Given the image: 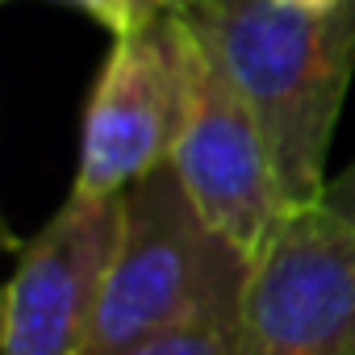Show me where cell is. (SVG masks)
I'll return each instance as SVG.
<instances>
[{"label": "cell", "mask_w": 355, "mask_h": 355, "mask_svg": "<svg viewBox=\"0 0 355 355\" xmlns=\"http://www.w3.org/2000/svg\"><path fill=\"white\" fill-rule=\"evenodd\" d=\"M205 55L251 105L288 205L326 193L330 138L355 76V0H175Z\"/></svg>", "instance_id": "1"}, {"label": "cell", "mask_w": 355, "mask_h": 355, "mask_svg": "<svg viewBox=\"0 0 355 355\" xmlns=\"http://www.w3.org/2000/svg\"><path fill=\"white\" fill-rule=\"evenodd\" d=\"M247 259L218 239L171 163L125 189L121 243L84 355H125L197 318H234Z\"/></svg>", "instance_id": "2"}, {"label": "cell", "mask_w": 355, "mask_h": 355, "mask_svg": "<svg viewBox=\"0 0 355 355\" xmlns=\"http://www.w3.org/2000/svg\"><path fill=\"white\" fill-rule=\"evenodd\" d=\"M197 63L201 42L175 9L113 38L84 109L71 193L117 197L171 159L193 105Z\"/></svg>", "instance_id": "3"}, {"label": "cell", "mask_w": 355, "mask_h": 355, "mask_svg": "<svg viewBox=\"0 0 355 355\" xmlns=\"http://www.w3.org/2000/svg\"><path fill=\"white\" fill-rule=\"evenodd\" d=\"M226 355H355V226L293 205L247 280Z\"/></svg>", "instance_id": "4"}, {"label": "cell", "mask_w": 355, "mask_h": 355, "mask_svg": "<svg viewBox=\"0 0 355 355\" xmlns=\"http://www.w3.org/2000/svg\"><path fill=\"white\" fill-rule=\"evenodd\" d=\"M125 193H71L26 243L5 293L0 355H84L121 243Z\"/></svg>", "instance_id": "5"}, {"label": "cell", "mask_w": 355, "mask_h": 355, "mask_svg": "<svg viewBox=\"0 0 355 355\" xmlns=\"http://www.w3.org/2000/svg\"><path fill=\"white\" fill-rule=\"evenodd\" d=\"M167 163L175 167L205 226L226 239L247 263L263 251L280 218L293 209L251 105L218 71L205 46L197 63L193 105Z\"/></svg>", "instance_id": "6"}, {"label": "cell", "mask_w": 355, "mask_h": 355, "mask_svg": "<svg viewBox=\"0 0 355 355\" xmlns=\"http://www.w3.org/2000/svg\"><path fill=\"white\" fill-rule=\"evenodd\" d=\"M230 322L234 318H197L184 326H171L150 334L125 355H226L230 351Z\"/></svg>", "instance_id": "7"}, {"label": "cell", "mask_w": 355, "mask_h": 355, "mask_svg": "<svg viewBox=\"0 0 355 355\" xmlns=\"http://www.w3.org/2000/svg\"><path fill=\"white\" fill-rule=\"evenodd\" d=\"M55 5H67V9H80L84 17H92L96 26H105L113 38H125L134 34L138 26L163 17L175 9V0H55Z\"/></svg>", "instance_id": "8"}, {"label": "cell", "mask_w": 355, "mask_h": 355, "mask_svg": "<svg viewBox=\"0 0 355 355\" xmlns=\"http://www.w3.org/2000/svg\"><path fill=\"white\" fill-rule=\"evenodd\" d=\"M318 205H326L334 218H343V222L355 226V159L334 175V180H326V193H322Z\"/></svg>", "instance_id": "9"}, {"label": "cell", "mask_w": 355, "mask_h": 355, "mask_svg": "<svg viewBox=\"0 0 355 355\" xmlns=\"http://www.w3.org/2000/svg\"><path fill=\"white\" fill-rule=\"evenodd\" d=\"M288 5H305V9H330L338 0H288Z\"/></svg>", "instance_id": "10"}]
</instances>
